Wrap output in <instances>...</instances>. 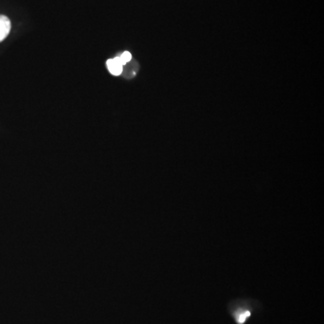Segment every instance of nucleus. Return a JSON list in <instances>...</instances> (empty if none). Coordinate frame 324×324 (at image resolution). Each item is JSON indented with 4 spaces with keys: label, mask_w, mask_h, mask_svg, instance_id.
Segmentation results:
<instances>
[{
    "label": "nucleus",
    "mask_w": 324,
    "mask_h": 324,
    "mask_svg": "<svg viewBox=\"0 0 324 324\" xmlns=\"http://www.w3.org/2000/svg\"><path fill=\"white\" fill-rule=\"evenodd\" d=\"M106 67L112 75L119 76L123 72L124 65L121 63L119 58L116 57V58L110 59L106 62Z\"/></svg>",
    "instance_id": "obj_1"
},
{
    "label": "nucleus",
    "mask_w": 324,
    "mask_h": 324,
    "mask_svg": "<svg viewBox=\"0 0 324 324\" xmlns=\"http://www.w3.org/2000/svg\"><path fill=\"white\" fill-rule=\"evenodd\" d=\"M11 30V22L6 15H0V43L4 41Z\"/></svg>",
    "instance_id": "obj_2"
},
{
    "label": "nucleus",
    "mask_w": 324,
    "mask_h": 324,
    "mask_svg": "<svg viewBox=\"0 0 324 324\" xmlns=\"http://www.w3.org/2000/svg\"><path fill=\"white\" fill-rule=\"evenodd\" d=\"M233 316L235 317L237 323L244 324L249 317L251 316V311L240 308L235 313H233Z\"/></svg>",
    "instance_id": "obj_3"
},
{
    "label": "nucleus",
    "mask_w": 324,
    "mask_h": 324,
    "mask_svg": "<svg viewBox=\"0 0 324 324\" xmlns=\"http://www.w3.org/2000/svg\"><path fill=\"white\" fill-rule=\"evenodd\" d=\"M131 57H132V56H131V53H130L129 51H124L120 56H118L119 61H120L121 63L124 66L125 65V64H127L128 62H131Z\"/></svg>",
    "instance_id": "obj_4"
}]
</instances>
